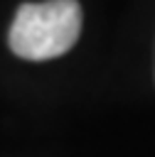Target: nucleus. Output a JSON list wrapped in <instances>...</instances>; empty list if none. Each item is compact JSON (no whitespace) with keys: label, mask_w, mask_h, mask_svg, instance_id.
I'll return each mask as SVG.
<instances>
[{"label":"nucleus","mask_w":155,"mask_h":157,"mask_svg":"<svg viewBox=\"0 0 155 157\" xmlns=\"http://www.w3.org/2000/svg\"><path fill=\"white\" fill-rule=\"evenodd\" d=\"M81 32V7L76 0L25 2L10 27V49L30 61L66 54Z\"/></svg>","instance_id":"nucleus-1"}]
</instances>
